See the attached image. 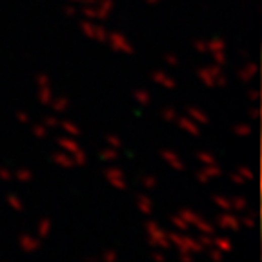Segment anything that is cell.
Instances as JSON below:
<instances>
[{"mask_svg":"<svg viewBox=\"0 0 262 262\" xmlns=\"http://www.w3.org/2000/svg\"><path fill=\"white\" fill-rule=\"evenodd\" d=\"M167 239L171 242V248H177V251H190L193 255L204 253V248L199 240L193 237L181 233V231H167Z\"/></svg>","mask_w":262,"mask_h":262,"instance_id":"6da1fadb","label":"cell"},{"mask_svg":"<svg viewBox=\"0 0 262 262\" xmlns=\"http://www.w3.org/2000/svg\"><path fill=\"white\" fill-rule=\"evenodd\" d=\"M144 230L148 233V246L149 248H158V249H171V242L167 239V231L160 228L157 221H146Z\"/></svg>","mask_w":262,"mask_h":262,"instance_id":"7a4b0ae2","label":"cell"},{"mask_svg":"<svg viewBox=\"0 0 262 262\" xmlns=\"http://www.w3.org/2000/svg\"><path fill=\"white\" fill-rule=\"evenodd\" d=\"M179 215H181V217L184 219L188 224H190V228H195V230L199 231V233H208V235H215V224H211L209 221L202 219L199 213L193 211V209L182 208L181 211H179Z\"/></svg>","mask_w":262,"mask_h":262,"instance_id":"3957f363","label":"cell"},{"mask_svg":"<svg viewBox=\"0 0 262 262\" xmlns=\"http://www.w3.org/2000/svg\"><path fill=\"white\" fill-rule=\"evenodd\" d=\"M80 31L84 33V36H88L90 40H95L99 42V44H106V40H108V29H106L104 26H100V24H97L95 20H82L80 24Z\"/></svg>","mask_w":262,"mask_h":262,"instance_id":"277c9868","label":"cell"},{"mask_svg":"<svg viewBox=\"0 0 262 262\" xmlns=\"http://www.w3.org/2000/svg\"><path fill=\"white\" fill-rule=\"evenodd\" d=\"M106 44H108L113 51H117V53H124V55H133L135 53L133 44H131V42L127 40V36L124 35V33H120V31L108 33V40H106Z\"/></svg>","mask_w":262,"mask_h":262,"instance_id":"5b68a950","label":"cell"},{"mask_svg":"<svg viewBox=\"0 0 262 262\" xmlns=\"http://www.w3.org/2000/svg\"><path fill=\"white\" fill-rule=\"evenodd\" d=\"M215 226H219L224 231H231V233H239L240 231V221L239 217L233 215V211H222L221 215L215 217Z\"/></svg>","mask_w":262,"mask_h":262,"instance_id":"8992f818","label":"cell"},{"mask_svg":"<svg viewBox=\"0 0 262 262\" xmlns=\"http://www.w3.org/2000/svg\"><path fill=\"white\" fill-rule=\"evenodd\" d=\"M104 179L108 181L109 186H113L115 190L126 191L127 190V181L126 175L120 167H106L104 169Z\"/></svg>","mask_w":262,"mask_h":262,"instance_id":"52a82bcc","label":"cell"},{"mask_svg":"<svg viewBox=\"0 0 262 262\" xmlns=\"http://www.w3.org/2000/svg\"><path fill=\"white\" fill-rule=\"evenodd\" d=\"M17 242L18 248L22 249L24 253H36L42 249V239H38L33 233H20Z\"/></svg>","mask_w":262,"mask_h":262,"instance_id":"ba28073f","label":"cell"},{"mask_svg":"<svg viewBox=\"0 0 262 262\" xmlns=\"http://www.w3.org/2000/svg\"><path fill=\"white\" fill-rule=\"evenodd\" d=\"M221 73H222L221 66L211 64V66H206V68H200L199 71H197V77H199V80L202 82L204 86L213 90V88H217L215 86V78H217Z\"/></svg>","mask_w":262,"mask_h":262,"instance_id":"9c48e42d","label":"cell"},{"mask_svg":"<svg viewBox=\"0 0 262 262\" xmlns=\"http://www.w3.org/2000/svg\"><path fill=\"white\" fill-rule=\"evenodd\" d=\"M160 158H162L164 162L171 167V169H175V171H184V169H186L184 160H182L181 155L175 153L173 149H169V148L160 149Z\"/></svg>","mask_w":262,"mask_h":262,"instance_id":"30bf717a","label":"cell"},{"mask_svg":"<svg viewBox=\"0 0 262 262\" xmlns=\"http://www.w3.org/2000/svg\"><path fill=\"white\" fill-rule=\"evenodd\" d=\"M219 177H222L221 166H219V164H208V166H204L202 169L197 173V181H199L200 184H208L209 181L219 179Z\"/></svg>","mask_w":262,"mask_h":262,"instance_id":"8fae6325","label":"cell"},{"mask_svg":"<svg viewBox=\"0 0 262 262\" xmlns=\"http://www.w3.org/2000/svg\"><path fill=\"white\" fill-rule=\"evenodd\" d=\"M177 126H179V129L184 131V133H188V135L191 137H200V126L195 120H191L188 115H184V117H177Z\"/></svg>","mask_w":262,"mask_h":262,"instance_id":"7c38bea8","label":"cell"},{"mask_svg":"<svg viewBox=\"0 0 262 262\" xmlns=\"http://www.w3.org/2000/svg\"><path fill=\"white\" fill-rule=\"evenodd\" d=\"M151 80L157 84V86L164 88V90H177V80L173 77H169L167 73L164 71H158V69H155L153 73H151Z\"/></svg>","mask_w":262,"mask_h":262,"instance_id":"4fadbf2b","label":"cell"},{"mask_svg":"<svg viewBox=\"0 0 262 262\" xmlns=\"http://www.w3.org/2000/svg\"><path fill=\"white\" fill-rule=\"evenodd\" d=\"M80 13H82V17L86 18V20H106V18L109 17V15L106 13V11H102V9H100L97 4L82 6Z\"/></svg>","mask_w":262,"mask_h":262,"instance_id":"5bb4252c","label":"cell"},{"mask_svg":"<svg viewBox=\"0 0 262 262\" xmlns=\"http://www.w3.org/2000/svg\"><path fill=\"white\" fill-rule=\"evenodd\" d=\"M57 146H60V149L62 151H66V153H69V155H75V153H78L80 151V144L77 142V139L75 137H59L57 139Z\"/></svg>","mask_w":262,"mask_h":262,"instance_id":"9a60e30c","label":"cell"},{"mask_svg":"<svg viewBox=\"0 0 262 262\" xmlns=\"http://www.w3.org/2000/svg\"><path fill=\"white\" fill-rule=\"evenodd\" d=\"M186 115H188L191 120H195V122L199 124V126H208V124H209L208 113H206L204 109L197 108V106H188V109H186Z\"/></svg>","mask_w":262,"mask_h":262,"instance_id":"2e32d148","label":"cell"},{"mask_svg":"<svg viewBox=\"0 0 262 262\" xmlns=\"http://www.w3.org/2000/svg\"><path fill=\"white\" fill-rule=\"evenodd\" d=\"M257 71H258L257 64H255L253 60H249V62H246L244 66L239 69V80L244 82V84H248V82H251L255 78Z\"/></svg>","mask_w":262,"mask_h":262,"instance_id":"e0dca14e","label":"cell"},{"mask_svg":"<svg viewBox=\"0 0 262 262\" xmlns=\"http://www.w3.org/2000/svg\"><path fill=\"white\" fill-rule=\"evenodd\" d=\"M51 233H53V221L50 217H42L40 221L36 222V237L46 240Z\"/></svg>","mask_w":262,"mask_h":262,"instance_id":"ac0fdd59","label":"cell"},{"mask_svg":"<svg viewBox=\"0 0 262 262\" xmlns=\"http://www.w3.org/2000/svg\"><path fill=\"white\" fill-rule=\"evenodd\" d=\"M53 162L57 164L59 167H62V169H71V167H75V162H73V157L69 153H66V151H57V153H53Z\"/></svg>","mask_w":262,"mask_h":262,"instance_id":"d6986e66","label":"cell"},{"mask_svg":"<svg viewBox=\"0 0 262 262\" xmlns=\"http://www.w3.org/2000/svg\"><path fill=\"white\" fill-rule=\"evenodd\" d=\"M135 204H137V209H139L142 215H151V213H153V200L149 199L148 195L144 193L137 195Z\"/></svg>","mask_w":262,"mask_h":262,"instance_id":"ffe728a7","label":"cell"},{"mask_svg":"<svg viewBox=\"0 0 262 262\" xmlns=\"http://www.w3.org/2000/svg\"><path fill=\"white\" fill-rule=\"evenodd\" d=\"M213 246L221 249L222 253H231V251H233V242H231L230 237L213 235Z\"/></svg>","mask_w":262,"mask_h":262,"instance_id":"44dd1931","label":"cell"},{"mask_svg":"<svg viewBox=\"0 0 262 262\" xmlns=\"http://www.w3.org/2000/svg\"><path fill=\"white\" fill-rule=\"evenodd\" d=\"M51 108H53V111L57 115H62L66 113L69 109V106H71V102H69L68 97H53V100H51Z\"/></svg>","mask_w":262,"mask_h":262,"instance_id":"7402d4cb","label":"cell"},{"mask_svg":"<svg viewBox=\"0 0 262 262\" xmlns=\"http://www.w3.org/2000/svg\"><path fill=\"white\" fill-rule=\"evenodd\" d=\"M59 127H60V129H62L68 137H75V139H78V137L82 135V129L78 127V124L71 122V120H60Z\"/></svg>","mask_w":262,"mask_h":262,"instance_id":"603a6c76","label":"cell"},{"mask_svg":"<svg viewBox=\"0 0 262 262\" xmlns=\"http://www.w3.org/2000/svg\"><path fill=\"white\" fill-rule=\"evenodd\" d=\"M133 100H135L139 106L146 108V106L151 104V93H149L146 88H139V90L133 91Z\"/></svg>","mask_w":262,"mask_h":262,"instance_id":"cb8c5ba5","label":"cell"},{"mask_svg":"<svg viewBox=\"0 0 262 262\" xmlns=\"http://www.w3.org/2000/svg\"><path fill=\"white\" fill-rule=\"evenodd\" d=\"M13 181L20 182V184H29L33 181V171L27 167H18L13 171Z\"/></svg>","mask_w":262,"mask_h":262,"instance_id":"d4e9b609","label":"cell"},{"mask_svg":"<svg viewBox=\"0 0 262 262\" xmlns=\"http://www.w3.org/2000/svg\"><path fill=\"white\" fill-rule=\"evenodd\" d=\"M36 97H38V102H40L42 106H50L51 100H53V97H55L53 88H51V86L38 88V93H36Z\"/></svg>","mask_w":262,"mask_h":262,"instance_id":"484cf974","label":"cell"},{"mask_svg":"<svg viewBox=\"0 0 262 262\" xmlns=\"http://www.w3.org/2000/svg\"><path fill=\"white\" fill-rule=\"evenodd\" d=\"M6 204H8L9 208L13 209V211L17 213H22L24 209H26V206H24V200L18 197V195L15 193H9L8 197H6Z\"/></svg>","mask_w":262,"mask_h":262,"instance_id":"4316f807","label":"cell"},{"mask_svg":"<svg viewBox=\"0 0 262 262\" xmlns=\"http://www.w3.org/2000/svg\"><path fill=\"white\" fill-rule=\"evenodd\" d=\"M99 158L104 160V162H115V160H118V149L106 146V148H102L99 151Z\"/></svg>","mask_w":262,"mask_h":262,"instance_id":"83f0119b","label":"cell"},{"mask_svg":"<svg viewBox=\"0 0 262 262\" xmlns=\"http://www.w3.org/2000/svg\"><path fill=\"white\" fill-rule=\"evenodd\" d=\"M251 126H249L248 122H239V124H235V126L231 127V133L235 137H239V139H244V137H249L251 135Z\"/></svg>","mask_w":262,"mask_h":262,"instance_id":"f1b7e54d","label":"cell"},{"mask_svg":"<svg viewBox=\"0 0 262 262\" xmlns=\"http://www.w3.org/2000/svg\"><path fill=\"white\" fill-rule=\"evenodd\" d=\"M169 222H171V226L175 228L177 231H181V233H188V231H190V224H188L179 213H177V215H171V217H169Z\"/></svg>","mask_w":262,"mask_h":262,"instance_id":"f546056e","label":"cell"},{"mask_svg":"<svg viewBox=\"0 0 262 262\" xmlns=\"http://www.w3.org/2000/svg\"><path fill=\"white\" fill-rule=\"evenodd\" d=\"M206 46H208V53H213V51H226V40L221 38V36H215L211 40H206Z\"/></svg>","mask_w":262,"mask_h":262,"instance_id":"4dcf8cb0","label":"cell"},{"mask_svg":"<svg viewBox=\"0 0 262 262\" xmlns=\"http://www.w3.org/2000/svg\"><path fill=\"white\" fill-rule=\"evenodd\" d=\"M213 204L222 211H231V199L224 195H213Z\"/></svg>","mask_w":262,"mask_h":262,"instance_id":"1f68e13d","label":"cell"},{"mask_svg":"<svg viewBox=\"0 0 262 262\" xmlns=\"http://www.w3.org/2000/svg\"><path fill=\"white\" fill-rule=\"evenodd\" d=\"M140 184H142V188H144L146 191H153L157 190L158 179L155 175H142L140 177Z\"/></svg>","mask_w":262,"mask_h":262,"instance_id":"d6a6232c","label":"cell"},{"mask_svg":"<svg viewBox=\"0 0 262 262\" xmlns=\"http://www.w3.org/2000/svg\"><path fill=\"white\" fill-rule=\"evenodd\" d=\"M248 209V199L246 197H231V211H244Z\"/></svg>","mask_w":262,"mask_h":262,"instance_id":"836d02e7","label":"cell"},{"mask_svg":"<svg viewBox=\"0 0 262 262\" xmlns=\"http://www.w3.org/2000/svg\"><path fill=\"white\" fill-rule=\"evenodd\" d=\"M104 142H106V146L115 148V149H120L124 146L122 139H120L118 135H115V133H108V135L104 137Z\"/></svg>","mask_w":262,"mask_h":262,"instance_id":"e575fe53","label":"cell"},{"mask_svg":"<svg viewBox=\"0 0 262 262\" xmlns=\"http://www.w3.org/2000/svg\"><path fill=\"white\" fill-rule=\"evenodd\" d=\"M197 160H199L202 166H208V164H217V157L209 151H199L197 153Z\"/></svg>","mask_w":262,"mask_h":262,"instance_id":"d590c367","label":"cell"},{"mask_svg":"<svg viewBox=\"0 0 262 262\" xmlns=\"http://www.w3.org/2000/svg\"><path fill=\"white\" fill-rule=\"evenodd\" d=\"M97 258H100L102 262H117L118 260V251L113 248H108V249H104V251H102Z\"/></svg>","mask_w":262,"mask_h":262,"instance_id":"8d00e7d4","label":"cell"},{"mask_svg":"<svg viewBox=\"0 0 262 262\" xmlns=\"http://www.w3.org/2000/svg\"><path fill=\"white\" fill-rule=\"evenodd\" d=\"M239 221H240V226L251 230V228H255V224H257V213L251 211L248 213V215H244V217H239Z\"/></svg>","mask_w":262,"mask_h":262,"instance_id":"74e56055","label":"cell"},{"mask_svg":"<svg viewBox=\"0 0 262 262\" xmlns=\"http://www.w3.org/2000/svg\"><path fill=\"white\" fill-rule=\"evenodd\" d=\"M211 60H213V64H217V66L224 68V66L228 64V55H226V51H213V53H211Z\"/></svg>","mask_w":262,"mask_h":262,"instance_id":"f35d334b","label":"cell"},{"mask_svg":"<svg viewBox=\"0 0 262 262\" xmlns=\"http://www.w3.org/2000/svg\"><path fill=\"white\" fill-rule=\"evenodd\" d=\"M31 135L35 137V139H46V137L50 135V129H48L44 124H35V126L31 127Z\"/></svg>","mask_w":262,"mask_h":262,"instance_id":"ab89813d","label":"cell"},{"mask_svg":"<svg viewBox=\"0 0 262 262\" xmlns=\"http://www.w3.org/2000/svg\"><path fill=\"white\" fill-rule=\"evenodd\" d=\"M177 117H179V113H177L173 108H164L162 111H160V118H162L164 122H175Z\"/></svg>","mask_w":262,"mask_h":262,"instance_id":"60d3db41","label":"cell"},{"mask_svg":"<svg viewBox=\"0 0 262 262\" xmlns=\"http://www.w3.org/2000/svg\"><path fill=\"white\" fill-rule=\"evenodd\" d=\"M42 124H44L48 129H57L59 127V124H60V118L57 117V113L55 115H48V117H44V120H42Z\"/></svg>","mask_w":262,"mask_h":262,"instance_id":"b9f144b4","label":"cell"},{"mask_svg":"<svg viewBox=\"0 0 262 262\" xmlns=\"http://www.w3.org/2000/svg\"><path fill=\"white\" fill-rule=\"evenodd\" d=\"M206 251H208V257L211 258L213 262L224 260V253H222L219 248H215V246H209V248H206Z\"/></svg>","mask_w":262,"mask_h":262,"instance_id":"7bdbcfd3","label":"cell"},{"mask_svg":"<svg viewBox=\"0 0 262 262\" xmlns=\"http://www.w3.org/2000/svg\"><path fill=\"white\" fill-rule=\"evenodd\" d=\"M35 84L36 88H42V86H51V78L48 73H38L35 77Z\"/></svg>","mask_w":262,"mask_h":262,"instance_id":"ee69618b","label":"cell"},{"mask_svg":"<svg viewBox=\"0 0 262 262\" xmlns=\"http://www.w3.org/2000/svg\"><path fill=\"white\" fill-rule=\"evenodd\" d=\"M71 157H73V162H75V166H86V164H88V155H86V151H84V149H80L78 153L71 155Z\"/></svg>","mask_w":262,"mask_h":262,"instance_id":"f6af8a7d","label":"cell"},{"mask_svg":"<svg viewBox=\"0 0 262 262\" xmlns=\"http://www.w3.org/2000/svg\"><path fill=\"white\" fill-rule=\"evenodd\" d=\"M97 6L108 15H111V11L115 9V0H97Z\"/></svg>","mask_w":262,"mask_h":262,"instance_id":"bcb514c9","label":"cell"},{"mask_svg":"<svg viewBox=\"0 0 262 262\" xmlns=\"http://www.w3.org/2000/svg\"><path fill=\"white\" fill-rule=\"evenodd\" d=\"M164 64H166V66H171V68H177V66L181 64V60H179V57H177L175 53H166L164 55Z\"/></svg>","mask_w":262,"mask_h":262,"instance_id":"7dc6e473","label":"cell"},{"mask_svg":"<svg viewBox=\"0 0 262 262\" xmlns=\"http://www.w3.org/2000/svg\"><path fill=\"white\" fill-rule=\"evenodd\" d=\"M237 171L240 173V175L244 177V181L248 182V181H253V169L251 167H248V166H239L237 167Z\"/></svg>","mask_w":262,"mask_h":262,"instance_id":"c3c4849f","label":"cell"},{"mask_svg":"<svg viewBox=\"0 0 262 262\" xmlns=\"http://www.w3.org/2000/svg\"><path fill=\"white\" fill-rule=\"evenodd\" d=\"M0 181L2 182H11L13 181V171L6 166H0Z\"/></svg>","mask_w":262,"mask_h":262,"instance_id":"681fc988","label":"cell"},{"mask_svg":"<svg viewBox=\"0 0 262 262\" xmlns=\"http://www.w3.org/2000/svg\"><path fill=\"white\" fill-rule=\"evenodd\" d=\"M62 11H64V15H66L68 18H73V17H77V15H78L77 4H69V2H68L66 6H64Z\"/></svg>","mask_w":262,"mask_h":262,"instance_id":"f907efd6","label":"cell"},{"mask_svg":"<svg viewBox=\"0 0 262 262\" xmlns=\"http://www.w3.org/2000/svg\"><path fill=\"white\" fill-rule=\"evenodd\" d=\"M202 244V248H209V246H213V235H208V233H200L199 239H197Z\"/></svg>","mask_w":262,"mask_h":262,"instance_id":"816d5d0a","label":"cell"},{"mask_svg":"<svg viewBox=\"0 0 262 262\" xmlns=\"http://www.w3.org/2000/svg\"><path fill=\"white\" fill-rule=\"evenodd\" d=\"M230 181L233 182L235 186H244V184H246L244 177L240 175V173L237 171V169H235V171H231V173H230Z\"/></svg>","mask_w":262,"mask_h":262,"instance_id":"f5cc1de1","label":"cell"},{"mask_svg":"<svg viewBox=\"0 0 262 262\" xmlns=\"http://www.w3.org/2000/svg\"><path fill=\"white\" fill-rule=\"evenodd\" d=\"M193 50L197 51V53H200V55L208 53V46H206V40H195L193 42Z\"/></svg>","mask_w":262,"mask_h":262,"instance_id":"db71d44e","label":"cell"},{"mask_svg":"<svg viewBox=\"0 0 262 262\" xmlns=\"http://www.w3.org/2000/svg\"><path fill=\"white\" fill-rule=\"evenodd\" d=\"M15 118H17L18 124H29V120H31V117H29L26 111H17V113H15Z\"/></svg>","mask_w":262,"mask_h":262,"instance_id":"11a10c76","label":"cell"},{"mask_svg":"<svg viewBox=\"0 0 262 262\" xmlns=\"http://www.w3.org/2000/svg\"><path fill=\"white\" fill-rule=\"evenodd\" d=\"M151 258L157 260V262H164L166 260V255H164L158 248H153V251H151Z\"/></svg>","mask_w":262,"mask_h":262,"instance_id":"9f6ffc18","label":"cell"},{"mask_svg":"<svg viewBox=\"0 0 262 262\" xmlns=\"http://www.w3.org/2000/svg\"><path fill=\"white\" fill-rule=\"evenodd\" d=\"M179 258H181L182 262H193L195 255L190 253V251H179Z\"/></svg>","mask_w":262,"mask_h":262,"instance_id":"6f0895ef","label":"cell"},{"mask_svg":"<svg viewBox=\"0 0 262 262\" xmlns=\"http://www.w3.org/2000/svg\"><path fill=\"white\" fill-rule=\"evenodd\" d=\"M246 99H248V102H257L258 100V91L257 90H248L246 91Z\"/></svg>","mask_w":262,"mask_h":262,"instance_id":"680465c9","label":"cell"},{"mask_svg":"<svg viewBox=\"0 0 262 262\" xmlns=\"http://www.w3.org/2000/svg\"><path fill=\"white\" fill-rule=\"evenodd\" d=\"M248 117L251 118V120H257L258 118V108L257 106H251V108L248 109Z\"/></svg>","mask_w":262,"mask_h":262,"instance_id":"91938a15","label":"cell"},{"mask_svg":"<svg viewBox=\"0 0 262 262\" xmlns=\"http://www.w3.org/2000/svg\"><path fill=\"white\" fill-rule=\"evenodd\" d=\"M162 0H146V4H149V6H155V4H160Z\"/></svg>","mask_w":262,"mask_h":262,"instance_id":"94428289","label":"cell"},{"mask_svg":"<svg viewBox=\"0 0 262 262\" xmlns=\"http://www.w3.org/2000/svg\"><path fill=\"white\" fill-rule=\"evenodd\" d=\"M69 4H84V0H66Z\"/></svg>","mask_w":262,"mask_h":262,"instance_id":"6125c7cd","label":"cell"}]
</instances>
